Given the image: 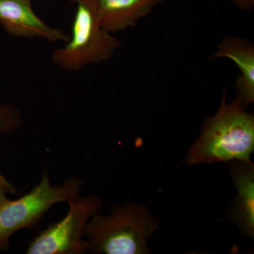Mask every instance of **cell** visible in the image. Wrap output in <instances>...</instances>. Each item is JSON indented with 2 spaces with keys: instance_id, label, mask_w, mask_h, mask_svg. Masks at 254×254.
<instances>
[{
  "instance_id": "obj_10",
  "label": "cell",
  "mask_w": 254,
  "mask_h": 254,
  "mask_svg": "<svg viewBox=\"0 0 254 254\" xmlns=\"http://www.w3.org/2000/svg\"><path fill=\"white\" fill-rule=\"evenodd\" d=\"M23 125L21 111L17 107L0 103V136H8L18 131Z\"/></svg>"
},
{
  "instance_id": "obj_8",
  "label": "cell",
  "mask_w": 254,
  "mask_h": 254,
  "mask_svg": "<svg viewBox=\"0 0 254 254\" xmlns=\"http://www.w3.org/2000/svg\"><path fill=\"white\" fill-rule=\"evenodd\" d=\"M229 58L236 63L242 72L235 87L237 96L244 109L254 102V47L253 44L237 36H227L218 46V50L210 58Z\"/></svg>"
},
{
  "instance_id": "obj_4",
  "label": "cell",
  "mask_w": 254,
  "mask_h": 254,
  "mask_svg": "<svg viewBox=\"0 0 254 254\" xmlns=\"http://www.w3.org/2000/svg\"><path fill=\"white\" fill-rule=\"evenodd\" d=\"M68 1L76 6L71 36L64 47L53 52L52 60L63 71L76 72L110 59L121 43L100 25L97 0Z\"/></svg>"
},
{
  "instance_id": "obj_9",
  "label": "cell",
  "mask_w": 254,
  "mask_h": 254,
  "mask_svg": "<svg viewBox=\"0 0 254 254\" xmlns=\"http://www.w3.org/2000/svg\"><path fill=\"white\" fill-rule=\"evenodd\" d=\"M164 0H97L100 25L109 33L125 31Z\"/></svg>"
},
{
  "instance_id": "obj_5",
  "label": "cell",
  "mask_w": 254,
  "mask_h": 254,
  "mask_svg": "<svg viewBox=\"0 0 254 254\" xmlns=\"http://www.w3.org/2000/svg\"><path fill=\"white\" fill-rule=\"evenodd\" d=\"M67 213L38 234L25 250L27 254H84L88 246L85 239L87 222L98 213L103 200L98 195H78L68 202Z\"/></svg>"
},
{
  "instance_id": "obj_1",
  "label": "cell",
  "mask_w": 254,
  "mask_h": 254,
  "mask_svg": "<svg viewBox=\"0 0 254 254\" xmlns=\"http://www.w3.org/2000/svg\"><path fill=\"white\" fill-rule=\"evenodd\" d=\"M225 94L226 88L218 113L205 119L201 134L189 151L190 165L250 160L254 150L253 113H246L237 95L227 104Z\"/></svg>"
},
{
  "instance_id": "obj_2",
  "label": "cell",
  "mask_w": 254,
  "mask_h": 254,
  "mask_svg": "<svg viewBox=\"0 0 254 254\" xmlns=\"http://www.w3.org/2000/svg\"><path fill=\"white\" fill-rule=\"evenodd\" d=\"M158 227V220L145 207L132 202L115 205L108 215L95 214L84 229L88 253H149L147 240Z\"/></svg>"
},
{
  "instance_id": "obj_11",
  "label": "cell",
  "mask_w": 254,
  "mask_h": 254,
  "mask_svg": "<svg viewBox=\"0 0 254 254\" xmlns=\"http://www.w3.org/2000/svg\"><path fill=\"white\" fill-rule=\"evenodd\" d=\"M16 192L17 189L0 172V202L9 198V195L15 194Z\"/></svg>"
},
{
  "instance_id": "obj_3",
  "label": "cell",
  "mask_w": 254,
  "mask_h": 254,
  "mask_svg": "<svg viewBox=\"0 0 254 254\" xmlns=\"http://www.w3.org/2000/svg\"><path fill=\"white\" fill-rule=\"evenodd\" d=\"M83 182L80 177H68L62 185H52L48 169L28 193L17 199L0 202V254L6 252L16 232L39 227L45 214L53 205L68 203L81 194Z\"/></svg>"
},
{
  "instance_id": "obj_7",
  "label": "cell",
  "mask_w": 254,
  "mask_h": 254,
  "mask_svg": "<svg viewBox=\"0 0 254 254\" xmlns=\"http://www.w3.org/2000/svg\"><path fill=\"white\" fill-rule=\"evenodd\" d=\"M230 171L237 190V196L228 217L242 235L254 237V165L249 161L230 162Z\"/></svg>"
},
{
  "instance_id": "obj_12",
  "label": "cell",
  "mask_w": 254,
  "mask_h": 254,
  "mask_svg": "<svg viewBox=\"0 0 254 254\" xmlns=\"http://www.w3.org/2000/svg\"><path fill=\"white\" fill-rule=\"evenodd\" d=\"M231 1L244 11H249L254 6V0H231Z\"/></svg>"
},
{
  "instance_id": "obj_6",
  "label": "cell",
  "mask_w": 254,
  "mask_h": 254,
  "mask_svg": "<svg viewBox=\"0 0 254 254\" xmlns=\"http://www.w3.org/2000/svg\"><path fill=\"white\" fill-rule=\"evenodd\" d=\"M0 25L13 36L40 38L50 43L64 42L69 37L51 27L33 11L32 0H0Z\"/></svg>"
}]
</instances>
